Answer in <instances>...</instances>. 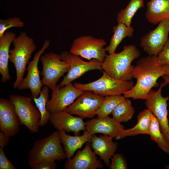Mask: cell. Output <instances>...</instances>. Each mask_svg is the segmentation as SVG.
<instances>
[{
	"label": "cell",
	"instance_id": "cell-8",
	"mask_svg": "<svg viewBox=\"0 0 169 169\" xmlns=\"http://www.w3.org/2000/svg\"><path fill=\"white\" fill-rule=\"evenodd\" d=\"M40 60L43 64L41 73L43 76L42 82L44 85L52 90L57 86L60 78L69 71V64L62 60L60 55L52 52L41 56Z\"/></svg>",
	"mask_w": 169,
	"mask_h": 169
},
{
	"label": "cell",
	"instance_id": "cell-3",
	"mask_svg": "<svg viewBox=\"0 0 169 169\" xmlns=\"http://www.w3.org/2000/svg\"><path fill=\"white\" fill-rule=\"evenodd\" d=\"M61 144L58 130L44 138L36 140L28 154V163L30 166L45 160L59 161L65 159V153Z\"/></svg>",
	"mask_w": 169,
	"mask_h": 169
},
{
	"label": "cell",
	"instance_id": "cell-25",
	"mask_svg": "<svg viewBox=\"0 0 169 169\" xmlns=\"http://www.w3.org/2000/svg\"><path fill=\"white\" fill-rule=\"evenodd\" d=\"M144 0H130L124 9L117 14V22L124 23L127 26H131L132 19L136 12L144 7Z\"/></svg>",
	"mask_w": 169,
	"mask_h": 169
},
{
	"label": "cell",
	"instance_id": "cell-33",
	"mask_svg": "<svg viewBox=\"0 0 169 169\" xmlns=\"http://www.w3.org/2000/svg\"><path fill=\"white\" fill-rule=\"evenodd\" d=\"M157 57L158 61L161 64L169 65V38L160 53L157 55Z\"/></svg>",
	"mask_w": 169,
	"mask_h": 169
},
{
	"label": "cell",
	"instance_id": "cell-15",
	"mask_svg": "<svg viewBox=\"0 0 169 169\" xmlns=\"http://www.w3.org/2000/svg\"><path fill=\"white\" fill-rule=\"evenodd\" d=\"M21 125L15 106L9 99H0V129L9 137L15 135Z\"/></svg>",
	"mask_w": 169,
	"mask_h": 169
},
{
	"label": "cell",
	"instance_id": "cell-27",
	"mask_svg": "<svg viewBox=\"0 0 169 169\" xmlns=\"http://www.w3.org/2000/svg\"><path fill=\"white\" fill-rule=\"evenodd\" d=\"M148 135L158 147L165 152L169 154V144L162 133L158 120L153 114Z\"/></svg>",
	"mask_w": 169,
	"mask_h": 169
},
{
	"label": "cell",
	"instance_id": "cell-24",
	"mask_svg": "<svg viewBox=\"0 0 169 169\" xmlns=\"http://www.w3.org/2000/svg\"><path fill=\"white\" fill-rule=\"evenodd\" d=\"M134 29L130 26H127L122 23H118L117 25L113 27V35L111 37L109 45L105 48V50L109 54L115 52V50L122 40L126 37H132Z\"/></svg>",
	"mask_w": 169,
	"mask_h": 169
},
{
	"label": "cell",
	"instance_id": "cell-32",
	"mask_svg": "<svg viewBox=\"0 0 169 169\" xmlns=\"http://www.w3.org/2000/svg\"><path fill=\"white\" fill-rule=\"evenodd\" d=\"M31 169H56L57 164L55 161L47 159L40 161L30 166Z\"/></svg>",
	"mask_w": 169,
	"mask_h": 169
},
{
	"label": "cell",
	"instance_id": "cell-19",
	"mask_svg": "<svg viewBox=\"0 0 169 169\" xmlns=\"http://www.w3.org/2000/svg\"><path fill=\"white\" fill-rule=\"evenodd\" d=\"M111 136L104 135L98 136L93 135L90 144L96 155H98L106 165L110 166V160L116 151L118 143L113 141Z\"/></svg>",
	"mask_w": 169,
	"mask_h": 169
},
{
	"label": "cell",
	"instance_id": "cell-38",
	"mask_svg": "<svg viewBox=\"0 0 169 169\" xmlns=\"http://www.w3.org/2000/svg\"><path fill=\"white\" fill-rule=\"evenodd\" d=\"M166 168L168 169H169V165H167L166 166Z\"/></svg>",
	"mask_w": 169,
	"mask_h": 169
},
{
	"label": "cell",
	"instance_id": "cell-12",
	"mask_svg": "<svg viewBox=\"0 0 169 169\" xmlns=\"http://www.w3.org/2000/svg\"><path fill=\"white\" fill-rule=\"evenodd\" d=\"M52 90L51 98L46 105V109L51 114L64 111L84 92L72 82L61 87L58 84Z\"/></svg>",
	"mask_w": 169,
	"mask_h": 169
},
{
	"label": "cell",
	"instance_id": "cell-22",
	"mask_svg": "<svg viewBox=\"0 0 169 169\" xmlns=\"http://www.w3.org/2000/svg\"><path fill=\"white\" fill-rule=\"evenodd\" d=\"M145 15L148 22L154 25L169 19V0H149Z\"/></svg>",
	"mask_w": 169,
	"mask_h": 169
},
{
	"label": "cell",
	"instance_id": "cell-35",
	"mask_svg": "<svg viewBox=\"0 0 169 169\" xmlns=\"http://www.w3.org/2000/svg\"><path fill=\"white\" fill-rule=\"evenodd\" d=\"M9 136L4 132L0 131V147L3 148L9 143Z\"/></svg>",
	"mask_w": 169,
	"mask_h": 169
},
{
	"label": "cell",
	"instance_id": "cell-9",
	"mask_svg": "<svg viewBox=\"0 0 169 169\" xmlns=\"http://www.w3.org/2000/svg\"><path fill=\"white\" fill-rule=\"evenodd\" d=\"M167 84L164 81L161 82L157 91L151 90L145 100V104L157 119L161 131L169 144V125L167 108L169 97H163L161 94L162 88Z\"/></svg>",
	"mask_w": 169,
	"mask_h": 169
},
{
	"label": "cell",
	"instance_id": "cell-18",
	"mask_svg": "<svg viewBox=\"0 0 169 169\" xmlns=\"http://www.w3.org/2000/svg\"><path fill=\"white\" fill-rule=\"evenodd\" d=\"M85 130L90 134L102 133L115 138L124 129L123 125L109 116L92 118L85 122Z\"/></svg>",
	"mask_w": 169,
	"mask_h": 169
},
{
	"label": "cell",
	"instance_id": "cell-20",
	"mask_svg": "<svg viewBox=\"0 0 169 169\" xmlns=\"http://www.w3.org/2000/svg\"><path fill=\"white\" fill-rule=\"evenodd\" d=\"M61 144L63 145L66 157L68 159L72 157L76 151L81 148L87 142L90 143L93 135L86 130L81 136H72L67 134L63 130H58Z\"/></svg>",
	"mask_w": 169,
	"mask_h": 169
},
{
	"label": "cell",
	"instance_id": "cell-2",
	"mask_svg": "<svg viewBox=\"0 0 169 169\" xmlns=\"http://www.w3.org/2000/svg\"><path fill=\"white\" fill-rule=\"evenodd\" d=\"M140 55V53L133 45H126L120 53L107 54L101 67L111 77L123 81L131 80V72L134 66L131 63Z\"/></svg>",
	"mask_w": 169,
	"mask_h": 169
},
{
	"label": "cell",
	"instance_id": "cell-11",
	"mask_svg": "<svg viewBox=\"0 0 169 169\" xmlns=\"http://www.w3.org/2000/svg\"><path fill=\"white\" fill-rule=\"evenodd\" d=\"M104 98L91 91H84L64 111L82 118H93Z\"/></svg>",
	"mask_w": 169,
	"mask_h": 169
},
{
	"label": "cell",
	"instance_id": "cell-5",
	"mask_svg": "<svg viewBox=\"0 0 169 169\" xmlns=\"http://www.w3.org/2000/svg\"><path fill=\"white\" fill-rule=\"evenodd\" d=\"M76 88L84 91H90L105 97L121 95L131 90L134 86L132 81H123L115 79L102 71V75L97 80L86 84L75 82Z\"/></svg>",
	"mask_w": 169,
	"mask_h": 169
},
{
	"label": "cell",
	"instance_id": "cell-31",
	"mask_svg": "<svg viewBox=\"0 0 169 169\" xmlns=\"http://www.w3.org/2000/svg\"><path fill=\"white\" fill-rule=\"evenodd\" d=\"M110 159L109 167L110 169H127V163L124 156L121 154L116 153L112 156Z\"/></svg>",
	"mask_w": 169,
	"mask_h": 169
},
{
	"label": "cell",
	"instance_id": "cell-4",
	"mask_svg": "<svg viewBox=\"0 0 169 169\" xmlns=\"http://www.w3.org/2000/svg\"><path fill=\"white\" fill-rule=\"evenodd\" d=\"M14 48L10 49L9 61L14 65L16 70V79L13 85L18 88L23 79L27 64L37 46L33 38L25 32H22L13 41Z\"/></svg>",
	"mask_w": 169,
	"mask_h": 169
},
{
	"label": "cell",
	"instance_id": "cell-6",
	"mask_svg": "<svg viewBox=\"0 0 169 169\" xmlns=\"http://www.w3.org/2000/svg\"><path fill=\"white\" fill-rule=\"evenodd\" d=\"M9 99L13 104L21 125L26 126L33 133L38 131L41 117L40 112L32 99L18 95H10Z\"/></svg>",
	"mask_w": 169,
	"mask_h": 169
},
{
	"label": "cell",
	"instance_id": "cell-28",
	"mask_svg": "<svg viewBox=\"0 0 169 169\" xmlns=\"http://www.w3.org/2000/svg\"><path fill=\"white\" fill-rule=\"evenodd\" d=\"M49 87L45 85L42 88L40 95L38 98L32 97L41 114L40 126H45L50 120L51 114L46 109L47 104L49 100Z\"/></svg>",
	"mask_w": 169,
	"mask_h": 169
},
{
	"label": "cell",
	"instance_id": "cell-13",
	"mask_svg": "<svg viewBox=\"0 0 169 169\" xmlns=\"http://www.w3.org/2000/svg\"><path fill=\"white\" fill-rule=\"evenodd\" d=\"M169 33V19L163 20L141 38L140 45L148 55L157 56L168 39Z\"/></svg>",
	"mask_w": 169,
	"mask_h": 169
},
{
	"label": "cell",
	"instance_id": "cell-17",
	"mask_svg": "<svg viewBox=\"0 0 169 169\" xmlns=\"http://www.w3.org/2000/svg\"><path fill=\"white\" fill-rule=\"evenodd\" d=\"M64 111H58L51 114L50 121L57 130H63L66 132H73L79 135L80 132L85 131L86 124L83 118L74 116Z\"/></svg>",
	"mask_w": 169,
	"mask_h": 169
},
{
	"label": "cell",
	"instance_id": "cell-7",
	"mask_svg": "<svg viewBox=\"0 0 169 169\" xmlns=\"http://www.w3.org/2000/svg\"><path fill=\"white\" fill-rule=\"evenodd\" d=\"M105 41L90 35L82 36L73 41L69 52L89 60L95 59L102 63L106 55Z\"/></svg>",
	"mask_w": 169,
	"mask_h": 169
},
{
	"label": "cell",
	"instance_id": "cell-14",
	"mask_svg": "<svg viewBox=\"0 0 169 169\" xmlns=\"http://www.w3.org/2000/svg\"><path fill=\"white\" fill-rule=\"evenodd\" d=\"M50 44V41L46 39L44 42L42 48L34 54L33 59L28 63L26 68L27 75L23 79L18 88L19 90L29 89L33 98L38 97L44 85L40 79L38 64L41 55L49 47Z\"/></svg>",
	"mask_w": 169,
	"mask_h": 169
},
{
	"label": "cell",
	"instance_id": "cell-23",
	"mask_svg": "<svg viewBox=\"0 0 169 169\" xmlns=\"http://www.w3.org/2000/svg\"><path fill=\"white\" fill-rule=\"evenodd\" d=\"M153 113L149 109H145L139 114L136 125L131 128L123 130L115 138L119 140L127 136H133L140 134H147Z\"/></svg>",
	"mask_w": 169,
	"mask_h": 169
},
{
	"label": "cell",
	"instance_id": "cell-1",
	"mask_svg": "<svg viewBox=\"0 0 169 169\" xmlns=\"http://www.w3.org/2000/svg\"><path fill=\"white\" fill-rule=\"evenodd\" d=\"M165 75L164 65L160 63L157 55L142 57L136 62L131 72L132 78L136 79V83L123 96L126 98L146 100L150 90L158 86V79Z\"/></svg>",
	"mask_w": 169,
	"mask_h": 169
},
{
	"label": "cell",
	"instance_id": "cell-34",
	"mask_svg": "<svg viewBox=\"0 0 169 169\" xmlns=\"http://www.w3.org/2000/svg\"><path fill=\"white\" fill-rule=\"evenodd\" d=\"M3 149L0 147V169H17L8 159L5 154Z\"/></svg>",
	"mask_w": 169,
	"mask_h": 169
},
{
	"label": "cell",
	"instance_id": "cell-16",
	"mask_svg": "<svg viewBox=\"0 0 169 169\" xmlns=\"http://www.w3.org/2000/svg\"><path fill=\"white\" fill-rule=\"evenodd\" d=\"M90 143H85L84 148L77 151L74 156L68 159L64 165L65 169H96L103 167V164L92 150Z\"/></svg>",
	"mask_w": 169,
	"mask_h": 169
},
{
	"label": "cell",
	"instance_id": "cell-26",
	"mask_svg": "<svg viewBox=\"0 0 169 169\" xmlns=\"http://www.w3.org/2000/svg\"><path fill=\"white\" fill-rule=\"evenodd\" d=\"M135 112L131 101L125 98L117 105L111 114L118 122L125 123L132 119Z\"/></svg>",
	"mask_w": 169,
	"mask_h": 169
},
{
	"label": "cell",
	"instance_id": "cell-10",
	"mask_svg": "<svg viewBox=\"0 0 169 169\" xmlns=\"http://www.w3.org/2000/svg\"><path fill=\"white\" fill-rule=\"evenodd\" d=\"M60 55L62 60L67 62L70 66L67 74L59 84L60 87L72 82L88 71L102 70V63L96 59L85 61L79 56L73 54L66 51H63Z\"/></svg>",
	"mask_w": 169,
	"mask_h": 169
},
{
	"label": "cell",
	"instance_id": "cell-21",
	"mask_svg": "<svg viewBox=\"0 0 169 169\" xmlns=\"http://www.w3.org/2000/svg\"><path fill=\"white\" fill-rule=\"evenodd\" d=\"M16 37L14 33L8 31L5 32L0 38V73L3 83L6 82L11 78L8 68L9 48Z\"/></svg>",
	"mask_w": 169,
	"mask_h": 169
},
{
	"label": "cell",
	"instance_id": "cell-30",
	"mask_svg": "<svg viewBox=\"0 0 169 169\" xmlns=\"http://www.w3.org/2000/svg\"><path fill=\"white\" fill-rule=\"evenodd\" d=\"M24 23L19 18H9L0 19V38L8 29L13 27L21 28L24 27Z\"/></svg>",
	"mask_w": 169,
	"mask_h": 169
},
{
	"label": "cell",
	"instance_id": "cell-29",
	"mask_svg": "<svg viewBox=\"0 0 169 169\" xmlns=\"http://www.w3.org/2000/svg\"><path fill=\"white\" fill-rule=\"evenodd\" d=\"M125 98L124 96L121 95L105 97L102 104L96 110V114L97 117H104L108 116L117 105Z\"/></svg>",
	"mask_w": 169,
	"mask_h": 169
},
{
	"label": "cell",
	"instance_id": "cell-36",
	"mask_svg": "<svg viewBox=\"0 0 169 169\" xmlns=\"http://www.w3.org/2000/svg\"><path fill=\"white\" fill-rule=\"evenodd\" d=\"M165 71V75L169 77V65H163Z\"/></svg>",
	"mask_w": 169,
	"mask_h": 169
},
{
	"label": "cell",
	"instance_id": "cell-37",
	"mask_svg": "<svg viewBox=\"0 0 169 169\" xmlns=\"http://www.w3.org/2000/svg\"><path fill=\"white\" fill-rule=\"evenodd\" d=\"M162 78L164 81L167 84H169V77L166 75H164L162 76Z\"/></svg>",
	"mask_w": 169,
	"mask_h": 169
}]
</instances>
